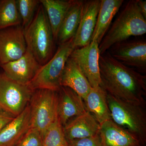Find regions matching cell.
<instances>
[{
  "mask_svg": "<svg viewBox=\"0 0 146 146\" xmlns=\"http://www.w3.org/2000/svg\"><path fill=\"white\" fill-rule=\"evenodd\" d=\"M27 50L22 26L0 30V66L20 58Z\"/></svg>",
  "mask_w": 146,
  "mask_h": 146,
  "instance_id": "obj_10",
  "label": "cell"
},
{
  "mask_svg": "<svg viewBox=\"0 0 146 146\" xmlns=\"http://www.w3.org/2000/svg\"><path fill=\"white\" fill-rule=\"evenodd\" d=\"M138 5L141 14L146 20V1L138 0Z\"/></svg>",
  "mask_w": 146,
  "mask_h": 146,
  "instance_id": "obj_28",
  "label": "cell"
},
{
  "mask_svg": "<svg viewBox=\"0 0 146 146\" xmlns=\"http://www.w3.org/2000/svg\"><path fill=\"white\" fill-rule=\"evenodd\" d=\"M41 66L27 48L26 52L22 57L0 67L9 78L21 84L29 85Z\"/></svg>",
  "mask_w": 146,
  "mask_h": 146,
  "instance_id": "obj_12",
  "label": "cell"
},
{
  "mask_svg": "<svg viewBox=\"0 0 146 146\" xmlns=\"http://www.w3.org/2000/svg\"><path fill=\"white\" fill-rule=\"evenodd\" d=\"M146 33V20L139 10L138 0L129 1L99 45L100 54H104L113 45L131 36H141Z\"/></svg>",
  "mask_w": 146,
  "mask_h": 146,
  "instance_id": "obj_2",
  "label": "cell"
},
{
  "mask_svg": "<svg viewBox=\"0 0 146 146\" xmlns=\"http://www.w3.org/2000/svg\"><path fill=\"white\" fill-rule=\"evenodd\" d=\"M100 125L89 113L86 112L70 120L63 127L67 141L86 138L99 134Z\"/></svg>",
  "mask_w": 146,
  "mask_h": 146,
  "instance_id": "obj_15",
  "label": "cell"
},
{
  "mask_svg": "<svg viewBox=\"0 0 146 146\" xmlns=\"http://www.w3.org/2000/svg\"><path fill=\"white\" fill-rule=\"evenodd\" d=\"M15 117L13 115L0 108V131Z\"/></svg>",
  "mask_w": 146,
  "mask_h": 146,
  "instance_id": "obj_27",
  "label": "cell"
},
{
  "mask_svg": "<svg viewBox=\"0 0 146 146\" xmlns=\"http://www.w3.org/2000/svg\"><path fill=\"white\" fill-rule=\"evenodd\" d=\"M124 1L123 0H101L100 7L91 41L96 42L100 44L109 30L112 19Z\"/></svg>",
  "mask_w": 146,
  "mask_h": 146,
  "instance_id": "obj_18",
  "label": "cell"
},
{
  "mask_svg": "<svg viewBox=\"0 0 146 146\" xmlns=\"http://www.w3.org/2000/svg\"><path fill=\"white\" fill-rule=\"evenodd\" d=\"M75 49L73 38L59 45L52 57L39 68L29 84L30 87L33 91L45 89L58 92L61 87L60 82L65 64Z\"/></svg>",
  "mask_w": 146,
  "mask_h": 146,
  "instance_id": "obj_5",
  "label": "cell"
},
{
  "mask_svg": "<svg viewBox=\"0 0 146 146\" xmlns=\"http://www.w3.org/2000/svg\"><path fill=\"white\" fill-rule=\"evenodd\" d=\"M22 25L16 0H0V30Z\"/></svg>",
  "mask_w": 146,
  "mask_h": 146,
  "instance_id": "obj_22",
  "label": "cell"
},
{
  "mask_svg": "<svg viewBox=\"0 0 146 146\" xmlns=\"http://www.w3.org/2000/svg\"><path fill=\"white\" fill-rule=\"evenodd\" d=\"M99 45L96 42L91 41L85 46L75 49L70 56L78 65L92 88L101 84Z\"/></svg>",
  "mask_w": 146,
  "mask_h": 146,
  "instance_id": "obj_9",
  "label": "cell"
},
{
  "mask_svg": "<svg viewBox=\"0 0 146 146\" xmlns=\"http://www.w3.org/2000/svg\"><path fill=\"white\" fill-rule=\"evenodd\" d=\"M86 111L100 125L111 120L107 100V93L100 86L93 87L84 100Z\"/></svg>",
  "mask_w": 146,
  "mask_h": 146,
  "instance_id": "obj_19",
  "label": "cell"
},
{
  "mask_svg": "<svg viewBox=\"0 0 146 146\" xmlns=\"http://www.w3.org/2000/svg\"><path fill=\"white\" fill-rule=\"evenodd\" d=\"M18 11L24 30L29 26L33 20L40 2L37 0H16Z\"/></svg>",
  "mask_w": 146,
  "mask_h": 146,
  "instance_id": "obj_24",
  "label": "cell"
},
{
  "mask_svg": "<svg viewBox=\"0 0 146 146\" xmlns=\"http://www.w3.org/2000/svg\"><path fill=\"white\" fill-rule=\"evenodd\" d=\"M24 30L27 48L41 66L44 65L53 56L55 41L46 14L41 4L33 20Z\"/></svg>",
  "mask_w": 146,
  "mask_h": 146,
  "instance_id": "obj_4",
  "label": "cell"
},
{
  "mask_svg": "<svg viewBox=\"0 0 146 146\" xmlns=\"http://www.w3.org/2000/svg\"><path fill=\"white\" fill-rule=\"evenodd\" d=\"M99 134L102 146H143L140 140L112 120L100 125Z\"/></svg>",
  "mask_w": 146,
  "mask_h": 146,
  "instance_id": "obj_16",
  "label": "cell"
},
{
  "mask_svg": "<svg viewBox=\"0 0 146 146\" xmlns=\"http://www.w3.org/2000/svg\"><path fill=\"white\" fill-rule=\"evenodd\" d=\"M68 146H102L100 134L68 141Z\"/></svg>",
  "mask_w": 146,
  "mask_h": 146,
  "instance_id": "obj_26",
  "label": "cell"
},
{
  "mask_svg": "<svg viewBox=\"0 0 146 146\" xmlns=\"http://www.w3.org/2000/svg\"><path fill=\"white\" fill-rule=\"evenodd\" d=\"M101 84L108 94L146 106V77L116 60L108 51L100 55Z\"/></svg>",
  "mask_w": 146,
  "mask_h": 146,
  "instance_id": "obj_1",
  "label": "cell"
},
{
  "mask_svg": "<svg viewBox=\"0 0 146 146\" xmlns=\"http://www.w3.org/2000/svg\"><path fill=\"white\" fill-rule=\"evenodd\" d=\"M84 1L72 0L59 29L56 42L62 45L74 38L77 30Z\"/></svg>",
  "mask_w": 146,
  "mask_h": 146,
  "instance_id": "obj_20",
  "label": "cell"
},
{
  "mask_svg": "<svg viewBox=\"0 0 146 146\" xmlns=\"http://www.w3.org/2000/svg\"><path fill=\"white\" fill-rule=\"evenodd\" d=\"M60 84L75 91L83 101L92 88L78 65L70 57L64 67Z\"/></svg>",
  "mask_w": 146,
  "mask_h": 146,
  "instance_id": "obj_17",
  "label": "cell"
},
{
  "mask_svg": "<svg viewBox=\"0 0 146 146\" xmlns=\"http://www.w3.org/2000/svg\"><path fill=\"white\" fill-rule=\"evenodd\" d=\"M58 93V117L63 127L70 120L87 111L83 99L72 89L61 86Z\"/></svg>",
  "mask_w": 146,
  "mask_h": 146,
  "instance_id": "obj_13",
  "label": "cell"
},
{
  "mask_svg": "<svg viewBox=\"0 0 146 146\" xmlns=\"http://www.w3.org/2000/svg\"><path fill=\"white\" fill-rule=\"evenodd\" d=\"M42 146H68L63 126L58 118L43 134Z\"/></svg>",
  "mask_w": 146,
  "mask_h": 146,
  "instance_id": "obj_23",
  "label": "cell"
},
{
  "mask_svg": "<svg viewBox=\"0 0 146 146\" xmlns=\"http://www.w3.org/2000/svg\"><path fill=\"white\" fill-rule=\"evenodd\" d=\"M107 100L112 121L136 136L143 145H145L146 141L145 106L118 98L107 93Z\"/></svg>",
  "mask_w": 146,
  "mask_h": 146,
  "instance_id": "obj_3",
  "label": "cell"
},
{
  "mask_svg": "<svg viewBox=\"0 0 146 146\" xmlns=\"http://www.w3.org/2000/svg\"><path fill=\"white\" fill-rule=\"evenodd\" d=\"M31 126V116L28 104L21 114L0 131V146H16Z\"/></svg>",
  "mask_w": 146,
  "mask_h": 146,
  "instance_id": "obj_14",
  "label": "cell"
},
{
  "mask_svg": "<svg viewBox=\"0 0 146 146\" xmlns=\"http://www.w3.org/2000/svg\"><path fill=\"white\" fill-rule=\"evenodd\" d=\"M72 1V0L39 1L46 14L55 41L56 42L60 26L71 6Z\"/></svg>",
  "mask_w": 146,
  "mask_h": 146,
  "instance_id": "obj_21",
  "label": "cell"
},
{
  "mask_svg": "<svg viewBox=\"0 0 146 146\" xmlns=\"http://www.w3.org/2000/svg\"><path fill=\"white\" fill-rule=\"evenodd\" d=\"M42 136L36 129L31 127L16 146H42Z\"/></svg>",
  "mask_w": 146,
  "mask_h": 146,
  "instance_id": "obj_25",
  "label": "cell"
},
{
  "mask_svg": "<svg viewBox=\"0 0 146 146\" xmlns=\"http://www.w3.org/2000/svg\"><path fill=\"white\" fill-rule=\"evenodd\" d=\"M100 5L101 0L84 1L79 24L73 38L75 48L85 46L91 43Z\"/></svg>",
  "mask_w": 146,
  "mask_h": 146,
  "instance_id": "obj_11",
  "label": "cell"
},
{
  "mask_svg": "<svg viewBox=\"0 0 146 146\" xmlns=\"http://www.w3.org/2000/svg\"><path fill=\"white\" fill-rule=\"evenodd\" d=\"M58 93L48 89L35 90L29 105L31 116V126L42 134L57 119Z\"/></svg>",
  "mask_w": 146,
  "mask_h": 146,
  "instance_id": "obj_6",
  "label": "cell"
},
{
  "mask_svg": "<svg viewBox=\"0 0 146 146\" xmlns=\"http://www.w3.org/2000/svg\"><path fill=\"white\" fill-rule=\"evenodd\" d=\"M108 50L110 55L120 63L142 74L146 73L145 40H125L116 43Z\"/></svg>",
  "mask_w": 146,
  "mask_h": 146,
  "instance_id": "obj_8",
  "label": "cell"
},
{
  "mask_svg": "<svg viewBox=\"0 0 146 146\" xmlns=\"http://www.w3.org/2000/svg\"><path fill=\"white\" fill-rule=\"evenodd\" d=\"M33 91L0 73V108L14 117L21 114L28 105Z\"/></svg>",
  "mask_w": 146,
  "mask_h": 146,
  "instance_id": "obj_7",
  "label": "cell"
}]
</instances>
